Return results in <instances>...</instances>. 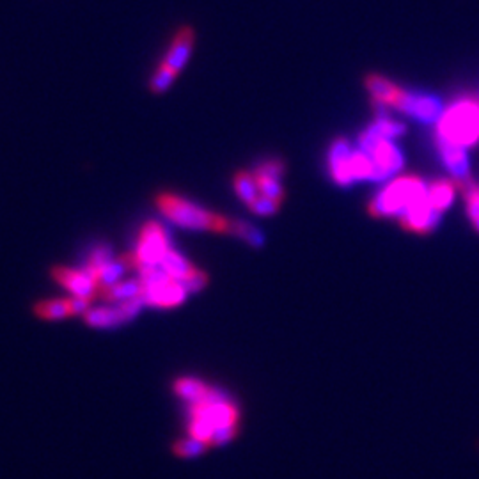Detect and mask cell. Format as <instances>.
<instances>
[{
    "mask_svg": "<svg viewBox=\"0 0 479 479\" xmlns=\"http://www.w3.org/2000/svg\"><path fill=\"white\" fill-rule=\"evenodd\" d=\"M156 206L172 224L185 229H197V231H215V232H232V222L225 217L215 215L204 208L190 203L185 197L176 194H160L156 197Z\"/></svg>",
    "mask_w": 479,
    "mask_h": 479,
    "instance_id": "6da1fadb",
    "label": "cell"
},
{
    "mask_svg": "<svg viewBox=\"0 0 479 479\" xmlns=\"http://www.w3.org/2000/svg\"><path fill=\"white\" fill-rule=\"evenodd\" d=\"M437 123V137L467 148L479 141V103L474 100L456 102Z\"/></svg>",
    "mask_w": 479,
    "mask_h": 479,
    "instance_id": "7a4b0ae2",
    "label": "cell"
},
{
    "mask_svg": "<svg viewBox=\"0 0 479 479\" xmlns=\"http://www.w3.org/2000/svg\"><path fill=\"white\" fill-rule=\"evenodd\" d=\"M428 196V187L418 176H403L385 187L369 204L374 217H399L415 201Z\"/></svg>",
    "mask_w": 479,
    "mask_h": 479,
    "instance_id": "3957f363",
    "label": "cell"
},
{
    "mask_svg": "<svg viewBox=\"0 0 479 479\" xmlns=\"http://www.w3.org/2000/svg\"><path fill=\"white\" fill-rule=\"evenodd\" d=\"M171 249V236L160 222H148L138 235V244L134 254L126 256L130 268L142 270L146 266L160 265L165 252Z\"/></svg>",
    "mask_w": 479,
    "mask_h": 479,
    "instance_id": "277c9868",
    "label": "cell"
},
{
    "mask_svg": "<svg viewBox=\"0 0 479 479\" xmlns=\"http://www.w3.org/2000/svg\"><path fill=\"white\" fill-rule=\"evenodd\" d=\"M359 144L360 149L366 151L369 158L373 160L378 182H384L403 167V155H401L398 146L392 144V138L380 137L367 128L359 137Z\"/></svg>",
    "mask_w": 479,
    "mask_h": 479,
    "instance_id": "5b68a950",
    "label": "cell"
},
{
    "mask_svg": "<svg viewBox=\"0 0 479 479\" xmlns=\"http://www.w3.org/2000/svg\"><path fill=\"white\" fill-rule=\"evenodd\" d=\"M442 211H437L430 203L428 196L422 199L415 201L412 206H408L403 213L399 215V222L407 231L419 232V235H426V232L433 231L439 225Z\"/></svg>",
    "mask_w": 479,
    "mask_h": 479,
    "instance_id": "8992f818",
    "label": "cell"
},
{
    "mask_svg": "<svg viewBox=\"0 0 479 479\" xmlns=\"http://www.w3.org/2000/svg\"><path fill=\"white\" fill-rule=\"evenodd\" d=\"M52 276L62 288H66L71 293V297L93 298L98 293V280L85 268L75 270L66 268V266H57V268H54Z\"/></svg>",
    "mask_w": 479,
    "mask_h": 479,
    "instance_id": "52a82bcc",
    "label": "cell"
},
{
    "mask_svg": "<svg viewBox=\"0 0 479 479\" xmlns=\"http://www.w3.org/2000/svg\"><path fill=\"white\" fill-rule=\"evenodd\" d=\"M189 291L183 288L179 280L171 279L164 284H156V286H142L141 298L146 305H153V307H176L185 300Z\"/></svg>",
    "mask_w": 479,
    "mask_h": 479,
    "instance_id": "ba28073f",
    "label": "cell"
},
{
    "mask_svg": "<svg viewBox=\"0 0 479 479\" xmlns=\"http://www.w3.org/2000/svg\"><path fill=\"white\" fill-rule=\"evenodd\" d=\"M366 88L369 91V95L373 96V100L382 105L392 107V109L399 110L403 109L405 100H407V91H403L401 88L391 82L389 78L382 75H367L366 76Z\"/></svg>",
    "mask_w": 479,
    "mask_h": 479,
    "instance_id": "9c48e42d",
    "label": "cell"
},
{
    "mask_svg": "<svg viewBox=\"0 0 479 479\" xmlns=\"http://www.w3.org/2000/svg\"><path fill=\"white\" fill-rule=\"evenodd\" d=\"M437 146H439V153L442 156L444 164L449 169L451 175L454 176V179L458 182V185H461L463 182H467L468 178V158L467 151H465L463 146H458L454 142L446 141V138L437 137Z\"/></svg>",
    "mask_w": 479,
    "mask_h": 479,
    "instance_id": "30bf717a",
    "label": "cell"
},
{
    "mask_svg": "<svg viewBox=\"0 0 479 479\" xmlns=\"http://www.w3.org/2000/svg\"><path fill=\"white\" fill-rule=\"evenodd\" d=\"M401 112L422 121V123H437L442 116V103L435 96L412 95L408 93Z\"/></svg>",
    "mask_w": 479,
    "mask_h": 479,
    "instance_id": "8fae6325",
    "label": "cell"
},
{
    "mask_svg": "<svg viewBox=\"0 0 479 479\" xmlns=\"http://www.w3.org/2000/svg\"><path fill=\"white\" fill-rule=\"evenodd\" d=\"M350 156H352V148L346 141L339 138L332 144L331 153H329V169L331 175L339 185H352L355 179L352 176V167H350Z\"/></svg>",
    "mask_w": 479,
    "mask_h": 479,
    "instance_id": "7c38bea8",
    "label": "cell"
},
{
    "mask_svg": "<svg viewBox=\"0 0 479 479\" xmlns=\"http://www.w3.org/2000/svg\"><path fill=\"white\" fill-rule=\"evenodd\" d=\"M194 48V29L192 27H183L178 34L172 40L171 48H169L167 55H165V61H162V64L171 68L172 71L179 73L185 64L189 62L190 54H192Z\"/></svg>",
    "mask_w": 479,
    "mask_h": 479,
    "instance_id": "4fadbf2b",
    "label": "cell"
},
{
    "mask_svg": "<svg viewBox=\"0 0 479 479\" xmlns=\"http://www.w3.org/2000/svg\"><path fill=\"white\" fill-rule=\"evenodd\" d=\"M98 293L102 295L105 300L116 302V304H119V302L128 300V298L141 297L142 284L138 279L137 280H135V279L119 280V283L110 284V286H100Z\"/></svg>",
    "mask_w": 479,
    "mask_h": 479,
    "instance_id": "5bb4252c",
    "label": "cell"
},
{
    "mask_svg": "<svg viewBox=\"0 0 479 479\" xmlns=\"http://www.w3.org/2000/svg\"><path fill=\"white\" fill-rule=\"evenodd\" d=\"M85 324L91 325L96 329H107V327H116V325L124 324V318L121 314L117 304L114 307H95L89 309L84 314Z\"/></svg>",
    "mask_w": 479,
    "mask_h": 479,
    "instance_id": "9a60e30c",
    "label": "cell"
},
{
    "mask_svg": "<svg viewBox=\"0 0 479 479\" xmlns=\"http://www.w3.org/2000/svg\"><path fill=\"white\" fill-rule=\"evenodd\" d=\"M160 266H162V268H164L165 272H167L169 276L176 280L185 279L187 276H190V273L196 270V266H192V263L187 261V259L183 258L179 252L172 251V249H169V251L165 252L162 261H160Z\"/></svg>",
    "mask_w": 479,
    "mask_h": 479,
    "instance_id": "2e32d148",
    "label": "cell"
},
{
    "mask_svg": "<svg viewBox=\"0 0 479 479\" xmlns=\"http://www.w3.org/2000/svg\"><path fill=\"white\" fill-rule=\"evenodd\" d=\"M34 312L41 319H48V321H59V319L71 316L68 298H55V300L40 302V304L34 305Z\"/></svg>",
    "mask_w": 479,
    "mask_h": 479,
    "instance_id": "e0dca14e",
    "label": "cell"
},
{
    "mask_svg": "<svg viewBox=\"0 0 479 479\" xmlns=\"http://www.w3.org/2000/svg\"><path fill=\"white\" fill-rule=\"evenodd\" d=\"M428 199L437 211H444L454 199V185L447 179H439L428 187Z\"/></svg>",
    "mask_w": 479,
    "mask_h": 479,
    "instance_id": "ac0fdd59",
    "label": "cell"
},
{
    "mask_svg": "<svg viewBox=\"0 0 479 479\" xmlns=\"http://www.w3.org/2000/svg\"><path fill=\"white\" fill-rule=\"evenodd\" d=\"M175 391L183 399H187L190 403H196L210 391V387L201 380H196V378H179L175 385Z\"/></svg>",
    "mask_w": 479,
    "mask_h": 479,
    "instance_id": "d6986e66",
    "label": "cell"
},
{
    "mask_svg": "<svg viewBox=\"0 0 479 479\" xmlns=\"http://www.w3.org/2000/svg\"><path fill=\"white\" fill-rule=\"evenodd\" d=\"M126 268H130L126 258L119 259V261L112 259V261L107 263V265L103 266L102 270H100L98 276H96V279H98V284H100V286H110V284L119 283L121 277H123V273L126 272Z\"/></svg>",
    "mask_w": 479,
    "mask_h": 479,
    "instance_id": "ffe728a7",
    "label": "cell"
},
{
    "mask_svg": "<svg viewBox=\"0 0 479 479\" xmlns=\"http://www.w3.org/2000/svg\"><path fill=\"white\" fill-rule=\"evenodd\" d=\"M235 189L236 194H238L247 204H251L252 201L259 196L254 175H249V172H238V175L235 176Z\"/></svg>",
    "mask_w": 479,
    "mask_h": 479,
    "instance_id": "44dd1931",
    "label": "cell"
},
{
    "mask_svg": "<svg viewBox=\"0 0 479 479\" xmlns=\"http://www.w3.org/2000/svg\"><path fill=\"white\" fill-rule=\"evenodd\" d=\"M178 75L179 73L172 71L167 66L160 64L158 69L155 71V75H153L151 82H149V89H151V93H155V95H162V93H165L171 88V84L178 78Z\"/></svg>",
    "mask_w": 479,
    "mask_h": 479,
    "instance_id": "7402d4cb",
    "label": "cell"
},
{
    "mask_svg": "<svg viewBox=\"0 0 479 479\" xmlns=\"http://www.w3.org/2000/svg\"><path fill=\"white\" fill-rule=\"evenodd\" d=\"M254 178H256V185H258V190L261 196L270 197V199H276V201H279V203L284 199V189H283V185H280L279 179L270 178V176L258 175V172L254 175Z\"/></svg>",
    "mask_w": 479,
    "mask_h": 479,
    "instance_id": "603a6c76",
    "label": "cell"
},
{
    "mask_svg": "<svg viewBox=\"0 0 479 479\" xmlns=\"http://www.w3.org/2000/svg\"><path fill=\"white\" fill-rule=\"evenodd\" d=\"M371 131H374L377 135L385 138H394L399 137V135L405 134V126L398 121L387 119V117H378L373 124L369 126Z\"/></svg>",
    "mask_w": 479,
    "mask_h": 479,
    "instance_id": "cb8c5ba5",
    "label": "cell"
},
{
    "mask_svg": "<svg viewBox=\"0 0 479 479\" xmlns=\"http://www.w3.org/2000/svg\"><path fill=\"white\" fill-rule=\"evenodd\" d=\"M232 235L240 236L242 240H245L247 244L254 245V247H261L263 245V235L256 227H252L251 224H245V222H232Z\"/></svg>",
    "mask_w": 479,
    "mask_h": 479,
    "instance_id": "d4e9b609",
    "label": "cell"
},
{
    "mask_svg": "<svg viewBox=\"0 0 479 479\" xmlns=\"http://www.w3.org/2000/svg\"><path fill=\"white\" fill-rule=\"evenodd\" d=\"M112 251H110L109 247H98V249H95V251H93V254L89 256V261H88V265L84 266L85 270H88V272H91L93 276H98V272L100 270L103 268V266L107 265V263H110L112 261ZM98 280V279H96Z\"/></svg>",
    "mask_w": 479,
    "mask_h": 479,
    "instance_id": "484cf974",
    "label": "cell"
},
{
    "mask_svg": "<svg viewBox=\"0 0 479 479\" xmlns=\"http://www.w3.org/2000/svg\"><path fill=\"white\" fill-rule=\"evenodd\" d=\"M206 449H208V444L203 442V440L194 439V437H190V439H187V440H182V442H178L175 446V453L183 458L197 456V454L204 453Z\"/></svg>",
    "mask_w": 479,
    "mask_h": 479,
    "instance_id": "4316f807",
    "label": "cell"
},
{
    "mask_svg": "<svg viewBox=\"0 0 479 479\" xmlns=\"http://www.w3.org/2000/svg\"><path fill=\"white\" fill-rule=\"evenodd\" d=\"M279 204H280L279 201L270 199V197L261 196V194H259V196L256 197L251 204H249V208H251V210L258 215H272L279 210Z\"/></svg>",
    "mask_w": 479,
    "mask_h": 479,
    "instance_id": "83f0119b",
    "label": "cell"
},
{
    "mask_svg": "<svg viewBox=\"0 0 479 479\" xmlns=\"http://www.w3.org/2000/svg\"><path fill=\"white\" fill-rule=\"evenodd\" d=\"M206 280H208L206 276H204L201 270L196 268L192 273H190V276H187L185 279H182L179 283L183 284V288H185L189 293H196V291H199L201 288L206 286Z\"/></svg>",
    "mask_w": 479,
    "mask_h": 479,
    "instance_id": "f1b7e54d",
    "label": "cell"
},
{
    "mask_svg": "<svg viewBox=\"0 0 479 479\" xmlns=\"http://www.w3.org/2000/svg\"><path fill=\"white\" fill-rule=\"evenodd\" d=\"M258 175L270 176V178H277V179H279L280 176L284 175L283 162H279V160H268V162H265V164H263V165H259V167H258Z\"/></svg>",
    "mask_w": 479,
    "mask_h": 479,
    "instance_id": "f546056e",
    "label": "cell"
},
{
    "mask_svg": "<svg viewBox=\"0 0 479 479\" xmlns=\"http://www.w3.org/2000/svg\"><path fill=\"white\" fill-rule=\"evenodd\" d=\"M69 309H71V316L85 314L91 309V298L85 297H71L68 298Z\"/></svg>",
    "mask_w": 479,
    "mask_h": 479,
    "instance_id": "4dcf8cb0",
    "label": "cell"
},
{
    "mask_svg": "<svg viewBox=\"0 0 479 479\" xmlns=\"http://www.w3.org/2000/svg\"><path fill=\"white\" fill-rule=\"evenodd\" d=\"M474 227L479 231V218H478V220H474Z\"/></svg>",
    "mask_w": 479,
    "mask_h": 479,
    "instance_id": "1f68e13d",
    "label": "cell"
}]
</instances>
